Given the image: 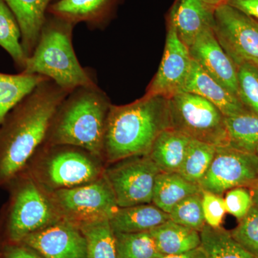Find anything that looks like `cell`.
<instances>
[{"instance_id":"obj_1","label":"cell","mask_w":258,"mask_h":258,"mask_svg":"<svg viewBox=\"0 0 258 258\" xmlns=\"http://www.w3.org/2000/svg\"><path fill=\"white\" fill-rule=\"evenodd\" d=\"M70 93L45 80L7 115L0 126V187L18 176L43 145L54 115Z\"/></svg>"},{"instance_id":"obj_2","label":"cell","mask_w":258,"mask_h":258,"mask_svg":"<svg viewBox=\"0 0 258 258\" xmlns=\"http://www.w3.org/2000/svg\"><path fill=\"white\" fill-rule=\"evenodd\" d=\"M171 128L169 98L143 96L126 105H111L107 117L103 161L113 164L147 155L161 132Z\"/></svg>"},{"instance_id":"obj_3","label":"cell","mask_w":258,"mask_h":258,"mask_svg":"<svg viewBox=\"0 0 258 258\" xmlns=\"http://www.w3.org/2000/svg\"><path fill=\"white\" fill-rule=\"evenodd\" d=\"M111 105L98 86L76 88L56 111L43 145L80 148L103 161V142Z\"/></svg>"},{"instance_id":"obj_4","label":"cell","mask_w":258,"mask_h":258,"mask_svg":"<svg viewBox=\"0 0 258 258\" xmlns=\"http://www.w3.org/2000/svg\"><path fill=\"white\" fill-rule=\"evenodd\" d=\"M74 26L57 17H47L36 47L21 73L45 76L70 92L98 86L91 71L81 66L75 52Z\"/></svg>"},{"instance_id":"obj_5","label":"cell","mask_w":258,"mask_h":258,"mask_svg":"<svg viewBox=\"0 0 258 258\" xmlns=\"http://www.w3.org/2000/svg\"><path fill=\"white\" fill-rule=\"evenodd\" d=\"M40 158L28 172L47 191L76 187L103 175V161L71 146L42 145Z\"/></svg>"},{"instance_id":"obj_6","label":"cell","mask_w":258,"mask_h":258,"mask_svg":"<svg viewBox=\"0 0 258 258\" xmlns=\"http://www.w3.org/2000/svg\"><path fill=\"white\" fill-rule=\"evenodd\" d=\"M12 195L7 215V233L10 242L20 243L34 232L62 220L46 190L29 173H20Z\"/></svg>"},{"instance_id":"obj_7","label":"cell","mask_w":258,"mask_h":258,"mask_svg":"<svg viewBox=\"0 0 258 258\" xmlns=\"http://www.w3.org/2000/svg\"><path fill=\"white\" fill-rule=\"evenodd\" d=\"M169 111L171 128L191 140L229 146L225 115L203 97L185 91L176 93L169 98Z\"/></svg>"},{"instance_id":"obj_8","label":"cell","mask_w":258,"mask_h":258,"mask_svg":"<svg viewBox=\"0 0 258 258\" xmlns=\"http://www.w3.org/2000/svg\"><path fill=\"white\" fill-rule=\"evenodd\" d=\"M47 192L62 219L77 225L110 219L118 208L104 173L92 182Z\"/></svg>"},{"instance_id":"obj_9","label":"cell","mask_w":258,"mask_h":258,"mask_svg":"<svg viewBox=\"0 0 258 258\" xmlns=\"http://www.w3.org/2000/svg\"><path fill=\"white\" fill-rule=\"evenodd\" d=\"M214 32L219 43L237 68L258 69V20L227 4L215 10Z\"/></svg>"},{"instance_id":"obj_10","label":"cell","mask_w":258,"mask_h":258,"mask_svg":"<svg viewBox=\"0 0 258 258\" xmlns=\"http://www.w3.org/2000/svg\"><path fill=\"white\" fill-rule=\"evenodd\" d=\"M160 171L148 155L135 156L108 164L104 176L118 208L152 203L156 179Z\"/></svg>"},{"instance_id":"obj_11","label":"cell","mask_w":258,"mask_h":258,"mask_svg":"<svg viewBox=\"0 0 258 258\" xmlns=\"http://www.w3.org/2000/svg\"><path fill=\"white\" fill-rule=\"evenodd\" d=\"M257 179V154L224 146L217 147L210 169L199 185L202 190L222 196L233 188L250 189Z\"/></svg>"},{"instance_id":"obj_12","label":"cell","mask_w":258,"mask_h":258,"mask_svg":"<svg viewBox=\"0 0 258 258\" xmlns=\"http://www.w3.org/2000/svg\"><path fill=\"white\" fill-rule=\"evenodd\" d=\"M191 63L189 48L178 37L172 18L169 15L162 60L144 96H161L169 98L183 92Z\"/></svg>"},{"instance_id":"obj_13","label":"cell","mask_w":258,"mask_h":258,"mask_svg":"<svg viewBox=\"0 0 258 258\" xmlns=\"http://www.w3.org/2000/svg\"><path fill=\"white\" fill-rule=\"evenodd\" d=\"M21 243L44 258H86V242L79 226L64 220L25 237Z\"/></svg>"},{"instance_id":"obj_14","label":"cell","mask_w":258,"mask_h":258,"mask_svg":"<svg viewBox=\"0 0 258 258\" xmlns=\"http://www.w3.org/2000/svg\"><path fill=\"white\" fill-rule=\"evenodd\" d=\"M189 50L192 60L209 76L238 96L237 67L219 43L214 28L200 33Z\"/></svg>"},{"instance_id":"obj_15","label":"cell","mask_w":258,"mask_h":258,"mask_svg":"<svg viewBox=\"0 0 258 258\" xmlns=\"http://www.w3.org/2000/svg\"><path fill=\"white\" fill-rule=\"evenodd\" d=\"M183 91L203 97L216 106L225 117L247 111L238 96L212 79L193 60Z\"/></svg>"},{"instance_id":"obj_16","label":"cell","mask_w":258,"mask_h":258,"mask_svg":"<svg viewBox=\"0 0 258 258\" xmlns=\"http://www.w3.org/2000/svg\"><path fill=\"white\" fill-rule=\"evenodd\" d=\"M215 10L202 0H176L169 15L178 37L188 48L204 30L214 28Z\"/></svg>"},{"instance_id":"obj_17","label":"cell","mask_w":258,"mask_h":258,"mask_svg":"<svg viewBox=\"0 0 258 258\" xmlns=\"http://www.w3.org/2000/svg\"><path fill=\"white\" fill-rule=\"evenodd\" d=\"M118 0H57L47 13L74 24H87L91 28H101L109 20Z\"/></svg>"},{"instance_id":"obj_18","label":"cell","mask_w":258,"mask_h":258,"mask_svg":"<svg viewBox=\"0 0 258 258\" xmlns=\"http://www.w3.org/2000/svg\"><path fill=\"white\" fill-rule=\"evenodd\" d=\"M54 0H4L15 15L21 32V45L30 57L46 20V13Z\"/></svg>"},{"instance_id":"obj_19","label":"cell","mask_w":258,"mask_h":258,"mask_svg":"<svg viewBox=\"0 0 258 258\" xmlns=\"http://www.w3.org/2000/svg\"><path fill=\"white\" fill-rule=\"evenodd\" d=\"M169 220V215L154 204L118 208L109 219L114 233L149 232Z\"/></svg>"},{"instance_id":"obj_20","label":"cell","mask_w":258,"mask_h":258,"mask_svg":"<svg viewBox=\"0 0 258 258\" xmlns=\"http://www.w3.org/2000/svg\"><path fill=\"white\" fill-rule=\"evenodd\" d=\"M191 140L175 129H166L159 134L147 155L160 172L178 173Z\"/></svg>"},{"instance_id":"obj_21","label":"cell","mask_w":258,"mask_h":258,"mask_svg":"<svg viewBox=\"0 0 258 258\" xmlns=\"http://www.w3.org/2000/svg\"><path fill=\"white\" fill-rule=\"evenodd\" d=\"M161 254H179L201 246L200 232L169 220L149 231Z\"/></svg>"},{"instance_id":"obj_22","label":"cell","mask_w":258,"mask_h":258,"mask_svg":"<svg viewBox=\"0 0 258 258\" xmlns=\"http://www.w3.org/2000/svg\"><path fill=\"white\" fill-rule=\"evenodd\" d=\"M201 191L200 185L190 182L179 173L160 172L154 184L152 204L169 214L181 200Z\"/></svg>"},{"instance_id":"obj_23","label":"cell","mask_w":258,"mask_h":258,"mask_svg":"<svg viewBox=\"0 0 258 258\" xmlns=\"http://www.w3.org/2000/svg\"><path fill=\"white\" fill-rule=\"evenodd\" d=\"M40 75L0 73V126L7 115L27 95L45 80Z\"/></svg>"},{"instance_id":"obj_24","label":"cell","mask_w":258,"mask_h":258,"mask_svg":"<svg viewBox=\"0 0 258 258\" xmlns=\"http://www.w3.org/2000/svg\"><path fill=\"white\" fill-rule=\"evenodd\" d=\"M200 233L201 247L206 258H257L244 249L223 227L205 225Z\"/></svg>"},{"instance_id":"obj_25","label":"cell","mask_w":258,"mask_h":258,"mask_svg":"<svg viewBox=\"0 0 258 258\" xmlns=\"http://www.w3.org/2000/svg\"><path fill=\"white\" fill-rule=\"evenodd\" d=\"M86 242V258H117L114 232L109 219L79 225Z\"/></svg>"},{"instance_id":"obj_26","label":"cell","mask_w":258,"mask_h":258,"mask_svg":"<svg viewBox=\"0 0 258 258\" xmlns=\"http://www.w3.org/2000/svg\"><path fill=\"white\" fill-rule=\"evenodd\" d=\"M229 146L256 154L258 147V115L248 111L225 117Z\"/></svg>"},{"instance_id":"obj_27","label":"cell","mask_w":258,"mask_h":258,"mask_svg":"<svg viewBox=\"0 0 258 258\" xmlns=\"http://www.w3.org/2000/svg\"><path fill=\"white\" fill-rule=\"evenodd\" d=\"M0 46L11 56L20 73L24 71L28 57L21 45L20 27L9 7L0 0Z\"/></svg>"},{"instance_id":"obj_28","label":"cell","mask_w":258,"mask_h":258,"mask_svg":"<svg viewBox=\"0 0 258 258\" xmlns=\"http://www.w3.org/2000/svg\"><path fill=\"white\" fill-rule=\"evenodd\" d=\"M216 146L191 140L179 174L185 179L200 184L210 169L216 152Z\"/></svg>"},{"instance_id":"obj_29","label":"cell","mask_w":258,"mask_h":258,"mask_svg":"<svg viewBox=\"0 0 258 258\" xmlns=\"http://www.w3.org/2000/svg\"><path fill=\"white\" fill-rule=\"evenodd\" d=\"M114 234L117 258H155L161 254L150 232Z\"/></svg>"},{"instance_id":"obj_30","label":"cell","mask_w":258,"mask_h":258,"mask_svg":"<svg viewBox=\"0 0 258 258\" xmlns=\"http://www.w3.org/2000/svg\"><path fill=\"white\" fill-rule=\"evenodd\" d=\"M169 215L173 222L200 232L206 225L202 205V191L181 200Z\"/></svg>"},{"instance_id":"obj_31","label":"cell","mask_w":258,"mask_h":258,"mask_svg":"<svg viewBox=\"0 0 258 258\" xmlns=\"http://www.w3.org/2000/svg\"><path fill=\"white\" fill-rule=\"evenodd\" d=\"M238 97L248 111L258 115V69L250 64L237 68Z\"/></svg>"},{"instance_id":"obj_32","label":"cell","mask_w":258,"mask_h":258,"mask_svg":"<svg viewBox=\"0 0 258 258\" xmlns=\"http://www.w3.org/2000/svg\"><path fill=\"white\" fill-rule=\"evenodd\" d=\"M230 233L244 249L258 258V208L256 205H253Z\"/></svg>"},{"instance_id":"obj_33","label":"cell","mask_w":258,"mask_h":258,"mask_svg":"<svg viewBox=\"0 0 258 258\" xmlns=\"http://www.w3.org/2000/svg\"><path fill=\"white\" fill-rule=\"evenodd\" d=\"M225 200L227 213L240 220L253 206L252 192L247 187H235L226 192Z\"/></svg>"},{"instance_id":"obj_34","label":"cell","mask_w":258,"mask_h":258,"mask_svg":"<svg viewBox=\"0 0 258 258\" xmlns=\"http://www.w3.org/2000/svg\"><path fill=\"white\" fill-rule=\"evenodd\" d=\"M202 205L206 225L212 227H221L227 213L225 200L222 196L202 190Z\"/></svg>"},{"instance_id":"obj_35","label":"cell","mask_w":258,"mask_h":258,"mask_svg":"<svg viewBox=\"0 0 258 258\" xmlns=\"http://www.w3.org/2000/svg\"><path fill=\"white\" fill-rule=\"evenodd\" d=\"M3 258H44L35 249L21 242L6 244L3 247Z\"/></svg>"},{"instance_id":"obj_36","label":"cell","mask_w":258,"mask_h":258,"mask_svg":"<svg viewBox=\"0 0 258 258\" xmlns=\"http://www.w3.org/2000/svg\"><path fill=\"white\" fill-rule=\"evenodd\" d=\"M226 4L258 20V0H228Z\"/></svg>"},{"instance_id":"obj_37","label":"cell","mask_w":258,"mask_h":258,"mask_svg":"<svg viewBox=\"0 0 258 258\" xmlns=\"http://www.w3.org/2000/svg\"><path fill=\"white\" fill-rule=\"evenodd\" d=\"M155 258H206L205 252L201 246L189 252L179 254H160Z\"/></svg>"},{"instance_id":"obj_38","label":"cell","mask_w":258,"mask_h":258,"mask_svg":"<svg viewBox=\"0 0 258 258\" xmlns=\"http://www.w3.org/2000/svg\"><path fill=\"white\" fill-rule=\"evenodd\" d=\"M202 1L212 8H217L220 5L226 4L228 0H202Z\"/></svg>"},{"instance_id":"obj_39","label":"cell","mask_w":258,"mask_h":258,"mask_svg":"<svg viewBox=\"0 0 258 258\" xmlns=\"http://www.w3.org/2000/svg\"><path fill=\"white\" fill-rule=\"evenodd\" d=\"M252 191V200H253V203L254 205L258 208V189H251Z\"/></svg>"},{"instance_id":"obj_40","label":"cell","mask_w":258,"mask_h":258,"mask_svg":"<svg viewBox=\"0 0 258 258\" xmlns=\"http://www.w3.org/2000/svg\"><path fill=\"white\" fill-rule=\"evenodd\" d=\"M250 189H258V179L254 183V184L252 185V187Z\"/></svg>"},{"instance_id":"obj_41","label":"cell","mask_w":258,"mask_h":258,"mask_svg":"<svg viewBox=\"0 0 258 258\" xmlns=\"http://www.w3.org/2000/svg\"><path fill=\"white\" fill-rule=\"evenodd\" d=\"M256 154H257V158H258V147H257V150H256Z\"/></svg>"}]
</instances>
